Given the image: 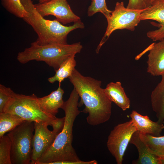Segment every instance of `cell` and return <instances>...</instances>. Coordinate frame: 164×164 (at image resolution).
I'll return each mask as SVG.
<instances>
[{
	"instance_id": "6da1fadb",
	"label": "cell",
	"mask_w": 164,
	"mask_h": 164,
	"mask_svg": "<svg viewBox=\"0 0 164 164\" xmlns=\"http://www.w3.org/2000/svg\"><path fill=\"white\" fill-rule=\"evenodd\" d=\"M88 113L87 123L96 126L108 121L111 114L112 103L101 87V81L81 74L75 69L69 77Z\"/></svg>"
},
{
	"instance_id": "7a4b0ae2",
	"label": "cell",
	"mask_w": 164,
	"mask_h": 164,
	"mask_svg": "<svg viewBox=\"0 0 164 164\" xmlns=\"http://www.w3.org/2000/svg\"><path fill=\"white\" fill-rule=\"evenodd\" d=\"M79 96L74 88L61 108L65 112V122L62 130L57 135L49 148L38 160L36 164H48L55 161H78L72 143L74 121L81 112L78 110Z\"/></svg>"
},
{
	"instance_id": "3957f363",
	"label": "cell",
	"mask_w": 164,
	"mask_h": 164,
	"mask_svg": "<svg viewBox=\"0 0 164 164\" xmlns=\"http://www.w3.org/2000/svg\"><path fill=\"white\" fill-rule=\"evenodd\" d=\"M21 1L28 12L27 16L23 19L37 33L38 38L35 42L39 45L67 44V37L70 32L84 27L81 21L74 23L71 26H65L56 19H45L37 11L31 0H21Z\"/></svg>"
},
{
	"instance_id": "277c9868",
	"label": "cell",
	"mask_w": 164,
	"mask_h": 164,
	"mask_svg": "<svg viewBox=\"0 0 164 164\" xmlns=\"http://www.w3.org/2000/svg\"><path fill=\"white\" fill-rule=\"evenodd\" d=\"M83 48L80 42L71 44H53L40 45L36 42L18 53L17 60L25 64L32 60L43 61L56 71L70 56L80 53Z\"/></svg>"
},
{
	"instance_id": "5b68a950",
	"label": "cell",
	"mask_w": 164,
	"mask_h": 164,
	"mask_svg": "<svg viewBox=\"0 0 164 164\" xmlns=\"http://www.w3.org/2000/svg\"><path fill=\"white\" fill-rule=\"evenodd\" d=\"M34 122L26 121L7 134L11 143L12 164H31Z\"/></svg>"
},
{
	"instance_id": "8992f818",
	"label": "cell",
	"mask_w": 164,
	"mask_h": 164,
	"mask_svg": "<svg viewBox=\"0 0 164 164\" xmlns=\"http://www.w3.org/2000/svg\"><path fill=\"white\" fill-rule=\"evenodd\" d=\"M34 94L26 95L15 93L4 108L3 112L16 115L25 121H43L50 125L55 116L47 114L41 109Z\"/></svg>"
},
{
	"instance_id": "52a82bcc",
	"label": "cell",
	"mask_w": 164,
	"mask_h": 164,
	"mask_svg": "<svg viewBox=\"0 0 164 164\" xmlns=\"http://www.w3.org/2000/svg\"><path fill=\"white\" fill-rule=\"evenodd\" d=\"M143 10L128 9L125 7L123 2H117L114 10L107 19L108 25L106 31L96 50V53H98L101 47L115 30L125 29L134 31L141 21L140 15Z\"/></svg>"
},
{
	"instance_id": "ba28073f",
	"label": "cell",
	"mask_w": 164,
	"mask_h": 164,
	"mask_svg": "<svg viewBox=\"0 0 164 164\" xmlns=\"http://www.w3.org/2000/svg\"><path fill=\"white\" fill-rule=\"evenodd\" d=\"M137 129L131 120L115 126L109 135L107 142L109 151L117 164H121L125 152L133 134Z\"/></svg>"
},
{
	"instance_id": "9c48e42d",
	"label": "cell",
	"mask_w": 164,
	"mask_h": 164,
	"mask_svg": "<svg viewBox=\"0 0 164 164\" xmlns=\"http://www.w3.org/2000/svg\"><path fill=\"white\" fill-rule=\"evenodd\" d=\"M34 6L43 17L53 15L58 21L63 24L80 21V18L73 13L67 0H51L34 4Z\"/></svg>"
},
{
	"instance_id": "30bf717a",
	"label": "cell",
	"mask_w": 164,
	"mask_h": 164,
	"mask_svg": "<svg viewBox=\"0 0 164 164\" xmlns=\"http://www.w3.org/2000/svg\"><path fill=\"white\" fill-rule=\"evenodd\" d=\"M34 133L32 141V154L31 164H36L38 160L49 148L58 134L50 131L48 123L35 121Z\"/></svg>"
},
{
	"instance_id": "8fae6325",
	"label": "cell",
	"mask_w": 164,
	"mask_h": 164,
	"mask_svg": "<svg viewBox=\"0 0 164 164\" xmlns=\"http://www.w3.org/2000/svg\"><path fill=\"white\" fill-rule=\"evenodd\" d=\"M140 19H151L159 22L160 28L148 32L147 36L153 41L164 39V0H156L151 6L143 10L141 14Z\"/></svg>"
},
{
	"instance_id": "7c38bea8",
	"label": "cell",
	"mask_w": 164,
	"mask_h": 164,
	"mask_svg": "<svg viewBox=\"0 0 164 164\" xmlns=\"http://www.w3.org/2000/svg\"><path fill=\"white\" fill-rule=\"evenodd\" d=\"M130 116L137 131L140 134L159 136L164 129V125L162 123L153 121L147 116L142 115L136 111L133 110Z\"/></svg>"
},
{
	"instance_id": "4fadbf2b",
	"label": "cell",
	"mask_w": 164,
	"mask_h": 164,
	"mask_svg": "<svg viewBox=\"0 0 164 164\" xmlns=\"http://www.w3.org/2000/svg\"><path fill=\"white\" fill-rule=\"evenodd\" d=\"M147 63V72L151 75L156 76L164 74V39L153 44Z\"/></svg>"
},
{
	"instance_id": "5bb4252c",
	"label": "cell",
	"mask_w": 164,
	"mask_h": 164,
	"mask_svg": "<svg viewBox=\"0 0 164 164\" xmlns=\"http://www.w3.org/2000/svg\"><path fill=\"white\" fill-rule=\"evenodd\" d=\"M130 143L137 148L138 154L137 159L133 160L134 164H162L161 158L152 153L141 139L139 132L136 131L132 135Z\"/></svg>"
},
{
	"instance_id": "9a60e30c",
	"label": "cell",
	"mask_w": 164,
	"mask_h": 164,
	"mask_svg": "<svg viewBox=\"0 0 164 164\" xmlns=\"http://www.w3.org/2000/svg\"><path fill=\"white\" fill-rule=\"evenodd\" d=\"M64 93V91L59 86L56 90L52 91L49 95L38 97V103L43 111L55 116L59 108H61L63 104L64 101L63 98Z\"/></svg>"
},
{
	"instance_id": "2e32d148",
	"label": "cell",
	"mask_w": 164,
	"mask_h": 164,
	"mask_svg": "<svg viewBox=\"0 0 164 164\" xmlns=\"http://www.w3.org/2000/svg\"><path fill=\"white\" fill-rule=\"evenodd\" d=\"M104 90L109 99L123 111L129 108L130 101L127 96L121 82H111L107 85Z\"/></svg>"
},
{
	"instance_id": "e0dca14e",
	"label": "cell",
	"mask_w": 164,
	"mask_h": 164,
	"mask_svg": "<svg viewBox=\"0 0 164 164\" xmlns=\"http://www.w3.org/2000/svg\"><path fill=\"white\" fill-rule=\"evenodd\" d=\"M162 79L152 91L151 101L153 110L156 113L158 121L162 123L164 120V74Z\"/></svg>"
},
{
	"instance_id": "ac0fdd59",
	"label": "cell",
	"mask_w": 164,
	"mask_h": 164,
	"mask_svg": "<svg viewBox=\"0 0 164 164\" xmlns=\"http://www.w3.org/2000/svg\"><path fill=\"white\" fill-rule=\"evenodd\" d=\"M75 55H72L63 62L53 77L48 78V80L50 83H53L56 81L59 82V86L64 80L69 78L72 74L76 65L75 59Z\"/></svg>"
},
{
	"instance_id": "d6986e66",
	"label": "cell",
	"mask_w": 164,
	"mask_h": 164,
	"mask_svg": "<svg viewBox=\"0 0 164 164\" xmlns=\"http://www.w3.org/2000/svg\"><path fill=\"white\" fill-rule=\"evenodd\" d=\"M139 133L140 138L149 151L159 157L162 159V164H164V136H154Z\"/></svg>"
},
{
	"instance_id": "ffe728a7",
	"label": "cell",
	"mask_w": 164,
	"mask_h": 164,
	"mask_svg": "<svg viewBox=\"0 0 164 164\" xmlns=\"http://www.w3.org/2000/svg\"><path fill=\"white\" fill-rule=\"evenodd\" d=\"M25 121L16 115L4 112L0 113V138Z\"/></svg>"
},
{
	"instance_id": "44dd1931",
	"label": "cell",
	"mask_w": 164,
	"mask_h": 164,
	"mask_svg": "<svg viewBox=\"0 0 164 164\" xmlns=\"http://www.w3.org/2000/svg\"><path fill=\"white\" fill-rule=\"evenodd\" d=\"M4 7L10 13L23 19L27 16L28 12L22 3L21 0H1Z\"/></svg>"
},
{
	"instance_id": "7402d4cb",
	"label": "cell",
	"mask_w": 164,
	"mask_h": 164,
	"mask_svg": "<svg viewBox=\"0 0 164 164\" xmlns=\"http://www.w3.org/2000/svg\"><path fill=\"white\" fill-rule=\"evenodd\" d=\"M11 143L7 135L0 138V164H12L11 159Z\"/></svg>"
},
{
	"instance_id": "603a6c76",
	"label": "cell",
	"mask_w": 164,
	"mask_h": 164,
	"mask_svg": "<svg viewBox=\"0 0 164 164\" xmlns=\"http://www.w3.org/2000/svg\"><path fill=\"white\" fill-rule=\"evenodd\" d=\"M112 12L108 9L105 0H91V5L88 9L87 15L88 16H91L100 12L107 19L111 16Z\"/></svg>"
},
{
	"instance_id": "cb8c5ba5",
	"label": "cell",
	"mask_w": 164,
	"mask_h": 164,
	"mask_svg": "<svg viewBox=\"0 0 164 164\" xmlns=\"http://www.w3.org/2000/svg\"><path fill=\"white\" fill-rule=\"evenodd\" d=\"M15 93L10 88L0 84V113L3 112L5 106Z\"/></svg>"
},
{
	"instance_id": "d4e9b609",
	"label": "cell",
	"mask_w": 164,
	"mask_h": 164,
	"mask_svg": "<svg viewBox=\"0 0 164 164\" xmlns=\"http://www.w3.org/2000/svg\"><path fill=\"white\" fill-rule=\"evenodd\" d=\"M156 0H129L127 8L130 9L142 10L152 6Z\"/></svg>"
},
{
	"instance_id": "484cf974",
	"label": "cell",
	"mask_w": 164,
	"mask_h": 164,
	"mask_svg": "<svg viewBox=\"0 0 164 164\" xmlns=\"http://www.w3.org/2000/svg\"><path fill=\"white\" fill-rule=\"evenodd\" d=\"M65 122V117L61 118H56L51 122L50 125L53 128V131L59 133L62 130Z\"/></svg>"
},
{
	"instance_id": "4316f807",
	"label": "cell",
	"mask_w": 164,
	"mask_h": 164,
	"mask_svg": "<svg viewBox=\"0 0 164 164\" xmlns=\"http://www.w3.org/2000/svg\"><path fill=\"white\" fill-rule=\"evenodd\" d=\"M98 162L96 160L90 161H55L49 163L48 164H97Z\"/></svg>"
},
{
	"instance_id": "83f0119b",
	"label": "cell",
	"mask_w": 164,
	"mask_h": 164,
	"mask_svg": "<svg viewBox=\"0 0 164 164\" xmlns=\"http://www.w3.org/2000/svg\"><path fill=\"white\" fill-rule=\"evenodd\" d=\"M37 1L39 2V3H43L49 2L51 0H34Z\"/></svg>"
},
{
	"instance_id": "f1b7e54d",
	"label": "cell",
	"mask_w": 164,
	"mask_h": 164,
	"mask_svg": "<svg viewBox=\"0 0 164 164\" xmlns=\"http://www.w3.org/2000/svg\"><path fill=\"white\" fill-rule=\"evenodd\" d=\"M162 123H163V124H164V121H163V122H162Z\"/></svg>"
}]
</instances>
